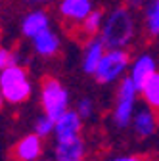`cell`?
<instances>
[{
    "instance_id": "cell-1",
    "label": "cell",
    "mask_w": 159,
    "mask_h": 161,
    "mask_svg": "<svg viewBox=\"0 0 159 161\" xmlns=\"http://www.w3.org/2000/svg\"><path fill=\"white\" fill-rule=\"evenodd\" d=\"M134 17L129 6L115 8L106 15L104 25L100 31V38L107 48H127L134 38Z\"/></svg>"
},
{
    "instance_id": "cell-2",
    "label": "cell",
    "mask_w": 159,
    "mask_h": 161,
    "mask_svg": "<svg viewBox=\"0 0 159 161\" xmlns=\"http://www.w3.org/2000/svg\"><path fill=\"white\" fill-rule=\"evenodd\" d=\"M0 90L6 98V104H25L33 94V83L27 69L19 64L2 69L0 71Z\"/></svg>"
},
{
    "instance_id": "cell-3",
    "label": "cell",
    "mask_w": 159,
    "mask_h": 161,
    "mask_svg": "<svg viewBox=\"0 0 159 161\" xmlns=\"http://www.w3.org/2000/svg\"><path fill=\"white\" fill-rule=\"evenodd\" d=\"M140 90L136 88L130 77H121L115 96V108L111 113V121L117 129H127L132 123V117L136 111V100Z\"/></svg>"
},
{
    "instance_id": "cell-4",
    "label": "cell",
    "mask_w": 159,
    "mask_h": 161,
    "mask_svg": "<svg viewBox=\"0 0 159 161\" xmlns=\"http://www.w3.org/2000/svg\"><path fill=\"white\" fill-rule=\"evenodd\" d=\"M69 104H71V96L69 90L63 86V83L56 77H46L41 86L42 111L56 121L59 115H63L69 109Z\"/></svg>"
},
{
    "instance_id": "cell-5",
    "label": "cell",
    "mask_w": 159,
    "mask_h": 161,
    "mask_svg": "<svg viewBox=\"0 0 159 161\" xmlns=\"http://www.w3.org/2000/svg\"><path fill=\"white\" fill-rule=\"evenodd\" d=\"M129 64L130 56L125 48H107L92 77L100 85H111L123 77V73L129 69Z\"/></svg>"
},
{
    "instance_id": "cell-6",
    "label": "cell",
    "mask_w": 159,
    "mask_h": 161,
    "mask_svg": "<svg viewBox=\"0 0 159 161\" xmlns=\"http://www.w3.org/2000/svg\"><path fill=\"white\" fill-rule=\"evenodd\" d=\"M42 140L36 132H31V134H25L23 138H19L14 150H12V157L17 159V161H36L42 157V152H44V146H42Z\"/></svg>"
},
{
    "instance_id": "cell-7",
    "label": "cell",
    "mask_w": 159,
    "mask_h": 161,
    "mask_svg": "<svg viewBox=\"0 0 159 161\" xmlns=\"http://www.w3.org/2000/svg\"><path fill=\"white\" fill-rule=\"evenodd\" d=\"M86 155V142L83 140L81 134L56 140L54 146V157L58 161H81Z\"/></svg>"
},
{
    "instance_id": "cell-8",
    "label": "cell",
    "mask_w": 159,
    "mask_h": 161,
    "mask_svg": "<svg viewBox=\"0 0 159 161\" xmlns=\"http://www.w3.org/2000/svg\"><path fill=\"white\" fill-rule=\"evenodd\" d=\"M94 10L92 0H59L58 2V14L62 15L63 21L81 25L83 19Z\"/></svg>"
},
{
    "instance_id": "cell-9",
    "label": "cell",
    "mask_w": 159,
    "mask_h": 161,
    "mask_svg": "<svg viewBox=\"0 0 159 161\" xmlns=\"http://www.w3.org/2000/svg\"><path fill=\"white\" fill-rule=\"evenodd\" d=\"M157 125H159V121H157V111L151 109L150 106L146 108H138L134 111V117H132V130L138 138H150L155 134L157 130Z\"/></svg>"
},
{
    "instance_id": "cell-10",
    "label": "cell",
    "mask_w": 159,
    "mask_h": 161,
    "mask_svg": "<svg viewBox=\"0 0 159 161\" xmlns=\"http://www.w3.org/2000/svg\"><path fill=\"white\" fill-rule=\"evenodd\" d=\"M106 50H107V46L104 44L100 35L88 38V42L83 48V62H81V67H83V71L86 75H94V71L98 69V65H100Z\"/></svg>"
},
{
    "instance_id": "cell-11",
    "label": "cell",
    "mask_w": 159,
    "mask_h": 161,
    "mask_svg": "<svg viewBox=\"0 0 159 161\" xmlns=\"http://www.w3.org/2000/svg\"><path fill=\"white\" fill-rule=\"evenodd\" d=\"M50 27V17L48 14L41 8V6H36L33 8L31 12H27L21 19V23H19V29H21V35L25 38H35L38 33H42L44 29Z\"/></svg>"
},
{
    "instance_id": "cell-12",
    "label": "cell",
    "mask_w": 159,
    "mask_h": 161,
    "mask_svg": "<svg viewBox=\"0 0 159 161\" xmlns=\"http://www.w3.org/2000/svg\"><path fill=\"white\" fill-rule=\"evenodd\" d=\"M157 73V59L151 54H140L130 65V73L129 77L132 79V83L136 85L138 90H142V86L146 85V80Z\"/></svg>"
},
{
    "instance_id": "cell-13",
    "label": "cell",
    "mask_w": 159,
    "mask_h": 161,
    "mask_svg": "<svg viewBox=\"0 0 159 161\" xmlns=\"http://www.w3.org/2000/svg\"><path fill=\"white\" fill-rule=\"evenodd\" d=\"M83 130V117L77 113V109H67L63 115H59L56 119V127H54V138L56 140H63L81 134Z\"/></svg>"
},
{
    "instance_id": "cell-14",
    "label": "cell",
    "mask_w": 159,
    "mask_h": 161,
    "mask_svg": "<svg viewBox=\"0 0 159 161\" xmlns=\"http://www.w3.org/2000/svg\"><path fill=\"white\" fill-rule=\"evenodd\" d=\"M31 42H33V52L41 58H54L62 48L59 35L50 27L44 29L42 33H38L35 38H31Z\"/></svg>"
},
{
    "instance_id": "cell-15",
    "label": "cell",
    "mask_w": 159,
    "mask_h": 161,
    "mask_svg": "<svg viewBox=\"0 0 159 161\" xmlns=\"http://www.w3.org/2000/svg\"><path fill=\"white\" fill-rule=\"evenodd\" d=\"M144 29L148 36L159 38V0H150L144 10Z\"/></svg>"
},
{
    "instance_id": "cell-16",
    "label": "cell",
    "mask_w": 159,
    "mask_h": 161,
    "mask_svg": "<svg viewBox=\"0 0 159 161\" xmlns=\"http://www.w3.org/2000/svg\"><path fill=\"white\" fill-rule=\"evenodd\" d=\"M140 96H142V100H144L146 106H150L151 109L159 111V71L153 73L146 80V85L140 90Z\"/></svg>"
},
{
    "instance_id": "cell-17",
    "label": "cell",
    "mask_w": 159,
    "mask_h": 161,
    "mask_svg": "<svg viewBox=\"0 0 159 161\" xmlns=\"http://www.w3.org/2000/svg\"><path fill=\"white\" fill-rule=\"evenodd\" d=\"M104 19H106V14L102 10H92L81 23V29H83V35L85 36H98L102 31V25H104Z\"/></svg>"
},
{
    "instance_id": "cell-18",
    "label": "cell",
    "mask_w": 159,
    "mask_h": 161,
    "mask_svg": "<svg viewBox=\"0 0 159 161\" xmlns=\"http://www.w3.org/2000/svg\"><path fill=\"white\" fill-rule=\"evenodd\" d=\"M54 127H56V121H54L52 117H48L46 113H42L41 117L35 119L33 132H36L41 138H48L50 134H54Z\"/></svg>"
},
{
    "instance_id": "cell-19",
    "label": "cell",
    "mask_w": 159,
    "mask_h": 161,
    "mask_svg": "<svg viewBox=\"0 0 159 161\" xmlns=\"http://www.w3.org/2000/svg\"><path fill=\"white\" fill-rule=\"evenodd\" d=\"M15 64H19V54L12 48L0 46V71L10 65H15Z\"/></svg>"
},
{
    "instance_id": "cell-20",
    "label": "cell",
    "mask_w": 159,
    "mask_h": 161,
    "mask_svg": "<svg viewBox=\"0 0 159 161\" xmlns=\"http://www.w3.org/2000/svg\"><path fill=\"white\" fill-rule=\"evenodd\" d=\"M94 109H96V106H94V100L92 98H81L77 102V113L83 117V121L92 119L94 117Z\"/></svg>"
},
{
    "instance_id": "cell-21",
    "label": "cell",
    "mask_w": 159,
    "mask_h": 161,
    "mask_svg": "<svg viewBox=\"0 0 159 161\" xmlns=\"http://www.w3.org/2000/svg\"><path fill=\"white\" fill-rule=\"evenodd\" d=\"M125 2H127V6H129L130 10H138V8L144 6L146 0H125Z\"/></svg>"
},
{
    "instance_id": "cell-22",
    "label": "cell",
    "mask_w": 159,
    "mask_h": 161,
    "mask_svg": "<svg viewBox=\"0 0 159 161\" xmlns=\"http://www.w3.org/2000/svg\"><path fill=\"white\" fill-rule=\"evenodd\" d=\"M115 161H136V159H142L140 155H115Z\"/></svg>"
},
{
    "instance_id": "cell-23",
    "label": "cell",
    "mask_w": 159,
    "mask_h": 161,
    "mask_svg": "<svg viewBox=\"0 0 159 161\" xmlns=\"http://www.w3.org/2000/svg\"><path fill=\"white\" fill-rule=\"evenodd\" d=\"M48 2H52V0H25V4H29V6H33V8L44 6V4H48Z\"/></svg>"
},
{
    "instance_id": "cell-24",
    "label": "cell",
    "mask_w": 159,
    "mask_h": 161,
    "mask_svg": "<svg viewBox=\"0 0 159 161\" xmlns=\"http://www.w3.org/2000/svg\"><path fill=\"white\" fill-rule=\"evenodd\" d=\"M4 104H6V98H4V94H2V90H0V109L4 108Z\"/></svg>"
},
{
    "instance_id": "cell-25",
    "label": "cell",
    "mask_w": 159,
    "mask_h": 161,
    "mask_svg": "<svg viewBox=\"0 0 159 161\" xmlns=\"http://www.w3.org/2000/svg\"><path fill=\"white\" fill-rule=\"evenodd\" d=\"M0 4H2V0H0Z\"/></svg>"
}]
</instances>
